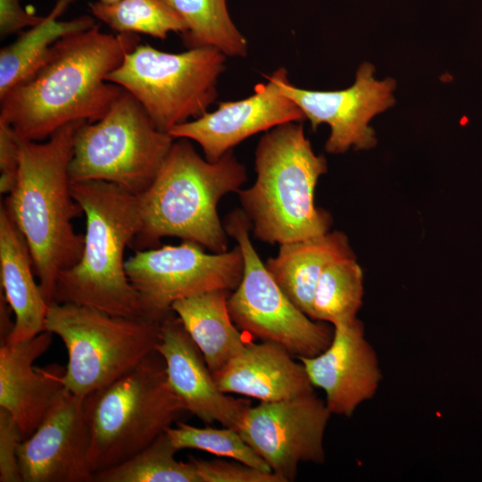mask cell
<instances>
[{"label":"cell","instance_id":"6da1fadb","mask_svg":"<svg viewBox=\"0 0 482 482\" xmlns=\"http://www.w3.org/2000/svg\"><path fill=\"white\" fill-rule=\"evenodd\" d=\"M140 38L100 26L56 41L38 67L0 98V121L21 138L42 141L62 126L102 119L123 88L106 80Z\"/></svg>","mask_w":482,"mask_h":482},{"label":"cell","instance_id":"7a4b0ae2","mask_svg":"<svg viewBox=\"0 0 482 482\" xmlns=\"http://www.w3.org/2000/svg\"><path fill=\"white\" fill-rule=\"evenodd\" d=\"M84 122L62 126L45 143L17 136V179L2 204L27 241L49 305L60 274L79 262L84 248V235L71 223L83 211L71 195L69 177L75 135Z\"/></svg>","mask_w":482,"mask_h":482},{"label":"cell","instance_id":"3957f363","mask_svg":"<svg viewBox=\"0 0 482 482\" xmlns=\"http://www.w3.org/2000/svg\"><path fill=\"white\" fill-rule=\"evenodd\" d=\"M246 179V169L233 150L212 162L196 153L189 139L175 138L154 181L138 195L142 223L130 247L155 248L161 238L175 237L215 253L227 252L218 203L237 192Z\"/></svg>","mask_w":482,"mask_h":482},{"label":"cell","instance_id":"277c9868","mask_svg":"<svg viewBox=\"0 0 482 482\" xmlns=\"http://www.w3.org/2000/svg\"><path fill=\"white\" fill-rule=\"evenodd\" d=\"M71 191L86 215L84 248L79 262L60 274L53 303L144 317L124 261L141 229L139 196L105 181L71 183Z\"/></svg>","mask_w":482,"mask_h":482},{"label":"cell","instance_id":"5b68a950","mask_svg":"<svg viewBox=\"0 0 482 482\" xmlns=\"http://www.w3.org/2000/svg\"><path fill=\"white\" fill-rule=\"evenodd\" d=\"M254 170L253 185L237 194L256 238L282 245L328 231L329 215L314 204L327 161L314 153L300 122L282 123L262 136Z\"/></svg>","mask_w":482,"mask_h":482},{"label":"cell","instance_id":"8992f818","mask_svg":"<svg viewBox=\"0 0 482 482\" xmlns=\"http://www.w3.org/2000/svg\"><path fill=\"white\" fill-rule=\"evenodd\" d=\"M95 474L141 451L187 411L155 350L112 383L84 397Z\"/></svg>","mask_w":482,"mask_h":482},{"label":"cell","instance_id":"52a82bcc","mask_svg":"<svg viewBox=\"0 0 482 482\" xmlns=\"http://www.w3.org/2000/svg\"><path fill=\"white\" fill-rule=\"evenodd\" d=\"M162 322L71 303L49 305L45 330L68 352L62 384L81 397L119 378L155 351Z\"/></svg>","mask_w":482,"mask_h":482},{"label":"cell","instance_id":"ba28073f","mask_svg":"<svg viewBox=\"0 0 482 482\" xmlns=\"http://www.w3.org/2000/svg\"><path fill=\"white\" fill-rule=\"evenodd\" d=\"M174 139L157 129L124 89L102 119L78 129L70 181H105L141 195L154 181Z\"/></svg>","mask_w":482,"mask_h":482},{"label":"cell","instance_id":"9c48e42d","mask_svg":"<svg viewBox=\"0 0 482 482\" xmlns=\"http://www.w3.org/2000/svg\"><path fill=\"white\" fill-rule=\"evenodd\" d=\"M226 55L214 47L167 53L138 44L106 80L131 94L162 132L208 112Z\"/></svg>","mask_w":482,"mask_h":482},{"label":"cell","instance_id":"30bf717a","mask_svg":"<svg viewBox=\"0 0 482 482\" xmlns=\"http://www.w3.org/2000/svg\"><path fill=\"white\" fill-rule=\"evenodd\" d=\"M223 226L237 241L244 259L241 281L228 298L235 325L262 341L281 345L297 358L323 352L334 328L310 318L282 291L253 246L251 224L244 212H231Z\"/></svg>","mask_w":482,"mask_h":482},{"label":"cell","instance_id":"8fae6325","mask_svg":"<svg viewBox=\"0 0 482 482\" xmlns=\"http://www.w3.org/2000/svg\"><path fill=\"white\" fill-rule=\"evenodd\" d=\"M204 249L183 240L178 245L137 250L126 261V273L138 294L144 317L162 322L179 299L237 287L244 270L239 246L220 253H207Z\"/></svg>","mask_w":482,"mask_h":482},{"label":"cell","instance_id":"7c38bea8","mask_svg":"<svg viewBox=\"0 0 482 482\" xmlns=\"http://www.w3.org/2000/svg\"><path fill=\"white\" fill-rule=\"evenodd\" d=\"M330 415L325 401L312 393L250 406L237 430L272 472L289 482L300 462H325L323 437Z\"/></svg>","mask_w":482,"mask_h":482},{"label":"cell","instance_id":"4fadbf2b","mask_svg":"<svg viewBox=\"0 0 482 482\" xmlns=\"http://www.w3.org/2000/svg\"><path fill=\"white\" fill-rule=\"evenodd\" d=\"M374 72V66L364 62L350 87L314 91L294 86L285 68L275 71L281 93L301 109L312 129L322 123L330 127L325 145L329 154H343L351 147L369 149L376 145L375 132L369 122L395 104V81L391 78L377 80Z\"/></svg>","mask_w":482,"mask_h":482},{"label":"cell","instance_id":"5bb4252c","mask_svg":"<svg viewBox=\"0 0 482 482\" xmlns=\"http://www.w3.org/2000/svg\"><path fill=\"white\" fill-rule=\"evenodd\" d=\"M90 448L84 397L64 388L19 446L22 482H93Z\"/></svg>","mask_w":482,"mask_h":482},{"label":"cell","instance_id":"9a60e30c","mask_svg":"<svg viewBox=\"0 0 482 482\" xmlns=\"http://www.w3.org/2000/svg\"><path fill=\"white\" fill-rule=\"evenodd\" d=\"M266 78L267 82L256 85L250 96L220 102L213 112L174 126L169 134L197 142L205 159L213 162L254 134L305 120L301 109L281 93L275 71Z\"/></svg>","mask_w":482,"mask_h":482},{"label":"cell","instance_id":"2e32d148","mask_svg":"<svg viewBox=\"0 0 482 482\" xmlns=\"http://www.w3.org/2000/svg\"><path fill=\"white\" fill-rule=\"evenodd\" d=\"M314 387L322 389L331 414L350 417L376 395L382 374L378 355L357 318L334 325L328 346L318 355L297 358Z\"/></svg>","mask_w":482,"mask_h":482},{"label":"cell","instance_id":"e0dca14e","mask_svg":"<svg viewBox=\"0 0 482 482\" xmlns=\"http://www.w3.org/2000/svg\"><path fill=\"white\" fill-rule=\"evenodd\" d=\"M155 350L164 361L170 387L187 411L205 423L239 428L251 403L220 389L201 351L174 312L162 322Z\"/></svg>","mask_w":482,"mask_h":482},{"label":"cell","instance_id":"ac0fdd59","mask_svg":"<svg viewBox=\"0 0 482 482\" xmlns=\"http://www.w3.org/2000/svg\"><path fill=\"white\" fill-rule=\"evenodd\" d=\"M53 334L43 331L29 339L0 346V407L11 413L23 440L38 427L65 388V369L57 364L40 368L34 362L51 345Z\"/></svg>","mask_w":482,"mask_h":482},{"label":"cell","instance_id":"d6986e66","mask_svg":"<svg viewBox=\"0 0 482 482\" xmlns=\"http://www.w3.org/2000/svg\"><path fill=\"white\" fill-rule=\"evenodd\" d=\"M281 345L262 341L245 347L212 376L226 394L275 402L314 393L303 364Z\"/></svg>","mask_w":482,"mask_h":482},{"label":"cell","instance_id":"ffe728a7","mask_svg":"<svg viewBox=\"0 0 482 482\" xmlns=\"http://www.w3.org/2000/svg\"><path fill=\"white\" fill-rule=\"evenodd\" d=\"M33 272V260L27 241L1 205V293L14 314V327L7 342L29 339L45 331L49 304L39 284L35 282Z\"/></svg>","mask_w":482,"mask_h":482},{"label":"cell","instance_id":"44dd1931","mask_svg":"<svg viewBox=\"0 0 482 482\" xmlns=\"http://www.w3.org/2000/svg\"><path fill=\"white\" fill-rule=\"evenodd\" d=\"M346 236L339 231L280 245L265 266L287 297L312 318L318 280L332 262L353 256Z\"/></svg>","mask_w":482,"mask_h":482},{"label":"cell","instance_id":"7402d4cb","mask_svg":"<svg viewBox=\"0 0 482 482\" xmlns=\"http://www.w3.org/2000/svg\"><path fill=\"white\" fill-rule=\"evenodd\" d=\"M229 293L211 290L179 299L171 305L212 373L220 370L246 344L230 317Z\"/></svg>","mask_w":482,"mask_h":482},{"label":"cell","instance_id":"603a6c76","mask_svg":"<svg viewBox=\"0 0 482 482\" xmlns=\"http://www.w3.org/2000/svg\"><path fill=\"white\" fill-rule=\"evenodd\" d=\"M74 0H56L52 11L37 25L20 34L0 50V98L38 67L50 47L60 38L88 29L94 18L83 15L58 21Z\"/></svg>","mask_w":482,"mask_h":482},{"label":"cell","instance_id":"cb8c5ba5","mask_svg":"<svg viewBox=\"0 0 482 482\" xmlns=\"http://www.w3.org/2000/svg\"><path fill=\"white\" fill-rule=\"evenodd\" d=\"M183 20L189 48L210 46L226 56L245 57L248 43L233 22L226 0H164Z\"/></svg>","mask_w":482,"mask_h":482},{"label":"cell","instance_id":"d4e9b609","mask_svg":"<svg viewBox=\"0 0 482 482\" xmlns=\"http://www.w3.org/2000/svg\"><path fill=\"white\" fill-rule=\"evenodd\" d=\"M166 431L118 465L98 471L95 482H201L194 464L177 461Z\"/></svg>","mask_w":482,"mask_h":482},{"label":"cell","instance_id":"484cf974","mask_svg":"<svg viewBox=\"0 0 482 482\" xmlns=\"http://www.w3.org/2000/svg\"><path fill=\"white\" fill-rule=\"evenodd\" d=\"M363 275L354 256L330 263L321 273L313 295L312 319L333 326L351 321L362 305Z\"/></svg>","mask_w":482,"mask_h":482},{"label":"cell","instance_id":"4316f807","mask_svg":"<svg viewBox=\"0 0 482 482\" xmlns=\"http://www.w3.org/2000/svg\"><path fill=\"white\" fill-rule=\"evenodd\" d=\"M93 15L117 33L145 34L164 40L170 32L184 35L186 25L164 0H120L88 4Z\"/></svg>","mask_w":482,"mask_h":482},{"label":"cell","instance_id":"83f0119b","mask_svg":"<svg viewBox=\"0 0 482 482\" xmlns=\"http://www.w3.org/2000/svg\"><path fill=\"white\" fill-rule=\"evenodd\" d=\"M166 433L178 451L200 450L231 458L262 471L272 472L265 461L243 439L236 428H198L178 421L176 428H168Z\"/></svg>","mask_w":482,"mask_h":482},{"label":"cell","instance_id":"f1b7e54d","mask_svg":"<svg viewBox=\"0 0 482 482\" xmlns=\"http://www.w3.org/2000/svg\"><path fill=\"white\" fill-rule=\"evenodd\" d=\"M195 466L201 482H284L274 472H266L242 462L221 460L188 459Z\"/></svg>","mask_w":482,"mask_h":482},{"label":"cell","instance_id":"f546056e","mask_svg":"<svg viewBox=\"0 0 482 482\" xmlns=\"http://www.w3.org/2000/svg\"><path fill=\"white\" fill-rule=\"evenodd\" d=\"M23 436L9 411L0 407V481L22 482L18 451Z\"/></svg>","mask_w":482,"mask_h":482},{"label":"cell","instance_id":"4dcf8cb0","mask_svg":"<svg viewBox=\"0 0 482 482\" xmlns=\"http://www.w3.org/2000/svg\"><path fill=\"white\" fill-rule=\"evenodd\" d=\"M0 191L9 194L13 188L19 170L17 135L6 123L0 121Z\"/></svg>","mask_w":482,"mask_h":482},{"label":"cell","instance_id":"1f68e13d","mask_svg":"<svg viewBox=\"0 0 482 482\" xmlns=\"http://www.w3.org/2000/svg\"><path fill=\"white\" fill-rule=\"evenodd\" d=\"M44 16H37L25 11L21 0H0L1 38L20 32L25 28L38 24Z\"/></svg>","mask_w":482,"mask_h":482},{"label":"cell","instance_id":"d6a6232c","mask_svg":"<svg viewBox=\"0 0 482 482\" xmlns=\"http://www.w3.org/2000/svg\"><path fill=\"white\" fill-rule=\"evenodd\" d=\"M13 313L6 302L4 295L0 292V336L1 343L7 340L11 335L14 322L11 321V314Z\"/></svg>","mask_w":482,"mask_h":482},{"label":"cell","instance_id":"836d02e7","mask_svg":"<svg viewBox=\"0 0 482 482\" xmlns=\"http://www.w3.org/2000/svg\"><path fill=\"white\" fill-rule=\"evenodd\" d=\"M99 2L103 3V4H114L120 0H98Z\"/></svg>","mask_w":482,"mask_h":482}]
</instances>
